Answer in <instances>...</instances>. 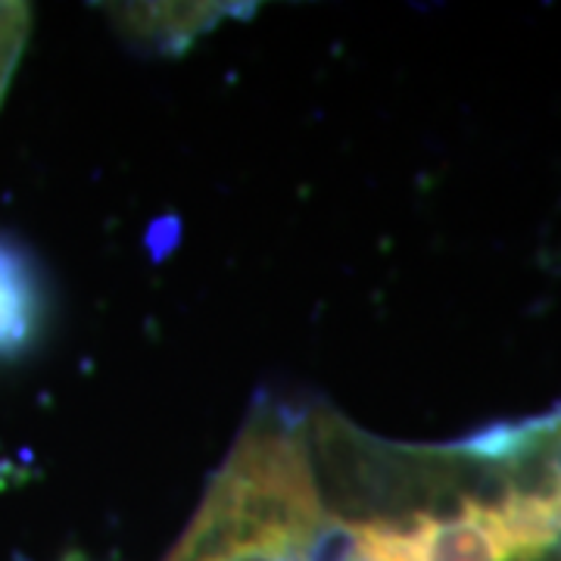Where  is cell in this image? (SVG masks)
<instances>
[{
    "instance_id": "cell-1",
    "label": "cell",
    "mask_w": 561,
    "mask_h": 561,
    "mask_svg": "<svg viewBox=\"0 0 561 561\" xmlns=\"http://www.w3.org/2000/svg\"><path fill=\"white\" fill-rule=\"evenodd\" d=\"M309 434L359 561H561V412L446 446L371 440L334 412Z\"/></svg>"
},
{
    "instance_id": "cell-2",
    "label": "cell",
    "mask_w": 561,
    "mask_h": 561,
    "mask_svg": "<svg viewBox=\"0 0 561 561\" xmlns=\"http://www.w3.org/2000/svg\"><path fill=\"white\" fill-rule=\"evenodd\" d=\"M165 561H359L306 412L250 415Z\"/></svg>"
},
{
    "instance_id": "cell-3",
    "label": "cell",
    "mask_w": 561,
    "mask_h": 561,
    "mask_svg": "<svg viewBox=\"0 0 561 561\" xmlns=\"http://www.w3.org/2000/svg\"><path fill=\"white\" fill-rule=\"evenodd\" d=\"M44 290L38 268L20 243L0 238V359L22 356L41 331Z\"/></svg>"
},
{
    "instance_id": "cell-4",
    "label": "cell",
    "mask_w": 561,
    "mask_h": 561,
    "mask_svg": "<svg viewBox=\"0 0 561 561\" xmlns=\"http://www.w3.org/2000/svg\"><path fill=\"white\" fill-rule=\"evenodd\" d=\"M32 32V7L22 0H0V103L16 76Z\"/></svg>"
},
{
    "instance_id": "cell-5",
    "label": "cell",
    "mask_w": 561,
    "mask_h": 561,
    "mask_svg": "<svg viewBox=\"0 0 561 561\" xmlns=\"http://www.w3.org/2000/svg\"><path fill=\"white\" fill-rule=\"evenodd\" d=\"M62 561H91V559H88V556H81V552H69Z\"/></svg>"
}]
</instances>
